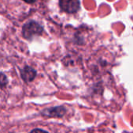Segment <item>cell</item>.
Returning a JSON list of instances; mask_svg holds the SVG:
<instances>
[{
  "label": "cell",
  "mask_w": 133,
  "mask_h": 133,
  "mask_svg": "<svg viewBox=\"0 0 133 133\" xmlns=\"http://www.w3.org/2000/svg\"><path fill=\"white\" fill-rule=\"evenodd\" d=\"M20 74H21V77L23 80L26 82H32L36 77V71L33 68L28 66H26L25 67H23L21 70Z\"/></svg>",
  "instance_id": "cell-4"
},
{
  "label": "cell",
  "mask_w": 133,
  "mask_h": 133,
  "mask_svg": "<svg viewBox=\"0 0 133 133\" xmlns=\"http://www.w3.org/2000/svg\"><path fill=\"white\" fill-rule=\"evenodd\" d=\"M30 133H48L46 131H44L42 129H35L34 130H32Z\"/></svg>",
  "instance_id": "cell-5"
},
{
  "label": "cell",
  "mask_w": 133,
  "mask_h": 133,
  "mask_svg": "<svg viewBox=\"0 0 133 133\" xmlns=\"http://www.w3.org/2000/svg\"><path fill=\"white\" fill-rule=\"evenodd\" d=\"M6 78L5 77V75L3 74H2V76H1V84H2V87H3L4 84H5L6 82Z\"/></svg>",
  "instance_id": "cell-6"
},
{
  "label": "cell",
  "mask_w": 133,
  "mask_h": 133,
  "mask_svg": "<svg viewBox=\"0 0 133 133\" xmlns=\"http://www.w3.org/2000/svg\"><path fill=\"white\" fill-rule=\"evenodd\" d=\"M65 113V109L63 107H57L45 109L42 111V114L48 117H56L60 118L62 117Z\"/></svg>",
  "instance_id": "cell-3"
},
{
  "label": "cell",
  "mask_w": 133,
  "mask_h": 133,
  "mask_svg": "<svg viewBox=\"0 0 133 133\" xmlns=\"http://www.w3.org/2000/svg\"><path fill=\"white\" fill-rule=\"evenodd\" d=\"M23 1H25V2H27V3H33V2H36L37 0H23Z\"/></svg>",
  "instance_id": "cell-7"
},
{
  "label": "cell",
  "mask_w": 133,
  "mask_h": 133,
  "mask_svg": "<svg viewBox=\"0 0 133 133\" xmlns=\"http://www.w3.org/2000/svg\"><path fill=\"white\" fill-rule=\"evenodd\" d=\"M60 8L69 13H73L79 10L80 7L79 0H59Z\"/></svg>",
  "instance_id": "cell-2"
},
{
  "label": "cell",
  "mask_w": 133,
  "mask_h": 133,
  "mask_svg": "<svg viewBox=\"0 0 133 133\" xmlns=\"http://www.w3.org/2000/svg\"><path fill=\"white\" fill-rule=\"evenodd\" d=\"M43 28L36 22H29L26 24L23 27V37L26 39H30L36 35L41 34Z\"/></svg>",
  "instance_id": "cell-1"
}]
</instances>
